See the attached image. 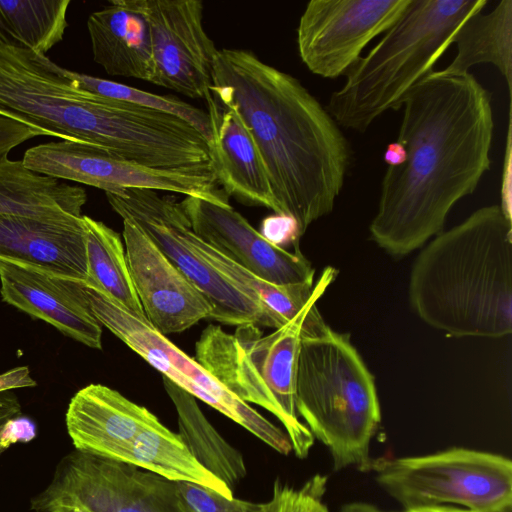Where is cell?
<instances>
[{
    "label": "cell",
    "mask_w": 512,
    "mask_h": 512,
    "mask_svg": "<svg viewBox=\"0 0 512 512\" xmlns=\"http://www.w3.org/2000/svg\"><path fill=\"white\" fill-rule=\"evenodd\" d=\"M86 294L100 324L165 378L241 425L277 452L288 455L292 451L286 432L231 393L148 321L135 317L94 288L86 286Z\"/></svg>",
    "instance_id": "10"
},
{
    "label": "cell",
    "mask_w": 512,
    "mask_h": 512,
    "mask_svg": "<svg viewBox=\"0 0 512 512\" xmlns=\"http://www.w3.org/2000/svg\"><path fill=\"white\" fill-rule=\"evenodd\" d=\"M511 167H512V125H511V105L509 106V121L506 136V146L504 152V162L501 181V204L500 209L503 215L512 221L511 215Z\"/></svg>",
    "instance_id": "34"
},
{
    "label": "cell",
    "mask_w": 512,
    "mask_h": 512,
    "mask_svg": "<svg viewBox=\"0 0 512 512\" xmlns=\"http://www.w3.org/2000/svg\"><path fill=\"white\" fill-rule=\"evenodd\" d=\"M123 220V238L134 289L150 325L162 335L180 333L210 318L206 297L134 222Z\"/></svg>",
    "instance_id": "15"
},
{
    "label": "cell",
    "mask_w": 512,
    "mask_h": 512,
    "mask_svg": "<svg viewBox=\"0 0 512 512\" xmlns=\"http://www.w3.org/2000/svg\"><path fill=\"white\" fill-rule=\"evenodd\" d=\"M149 28L152 83L206 99L218 53L203 24L200 0H137Z\"/></svg>",
    "instance_id": "13"
},
{
    "label": "cell",
    "mask_w": 512,
    "mask_h": 512,
    "mask_svg": "<svg viewBox=\"0 0 512 512\" xmlns=\"http://www.w3.org/2000/svg\"><path fill=\"white\" fill-rule=\"evenodd\" d=\"M51 512H90L84 508L77 506H58L54 508Z\"/></svg>",
    "instance_id": "38"
},
{
    "label": "cell",
    "mask_w": 512,
    "mask_h": 512,
    "mask_svg": "<svg viewBox=\"0 0 512 512\" xmlns=\"http://www.w3.org/2000/svg\"><path fill=\"white\" fill-rule=\"evenodd\" d=\"M406 150L404 146L395 141L388 144L384 152V162L388 167H396L402 165L406 160Z\"/></svg>",
    "instance_id": "35"
},
{
    "label": "cell",
    "mask_w": 512,
    "mask_h": 512,
    "mask_svg": "<svg viewBox=\"0 0 512 512\" xmlns=\"http://www.w3.org/2000/svg\"><path fill=\"white\" fill-rule=\"evenodd\" d=\"M112 209L134 222L212 306L211 319L231 326L256 325L278 329L287 323L257 303L201 257L180 235V203L158 191L125 188L107 192Z\"/></svg>",
    "instance_id": "8"
},
{
    "label": "cell",
    "mask_w": 512,
    "mask_h": 512,
    "mask_svg": "<svg viewBox=\"0 0 512 512\" xmlns=\"http://www.w3.org/2000/svg\"><path fill=\"white\" fill-rule=\"evenodd\" d=\"M192 231L224 256L276 285L314 282L315 270L299 248L267 240L229 204L185 196L179 202Z\"/></svg>",
    "instance_id": "14"
},
{
    "label": "cell",
    "mask_w": 512,
    "mask_h": 512,
    "mask_svg": "<svg viewBox=\"0 0 512 512\" xmlns=\"http://www.w3.org/2000/svg\"><path fill=\"white\" fill-rule=\"evenodd\" d=\"M0 283L6 303L90 348H102V325L91 310L84 282L0 260Z\"/></svg>",
    "instance_id": "16"
},
{
    "label": "cell",
    "mask_w": 512,
    "mask_h": 512,
    "mask_svg": "<svg viewBox=\"0 0 512 512\" xmlns=\"http://www.w3.org/2000/svg\"><path fill=\"white\" fill-rule=\"evenodd\" d=\"M209 91L240 113L261 155L275 214L292 217L303 236L332 212L344 185L350 147L339 125L298 79L247 50H218Z\"/></svg>",
    "instance_id": "2"
},
{
    "label": "cell",
    "mask_w": 512,
    "mask_h": 512,
    "mask_svg": "<svg viewBox=\"0 0 512 512\" xmlns=\"http://www.w3.org/2000/svg\"><path fill=\"white\" fill-rule=\"evenodd\" d=\"M486 0H410L381 40L345 73L325 106L339 126L365 132L388 110H399L408 91L433 71L461 23Z\"/></svg>",
    "instance_id": "4"
},
{
    "label": "cell",
    "mask_w": 512,
    "mask_h": 512,
    "mask_svg": "<svg viewBox=\"0 0 512 512\" xmlns=\"http://www.w3.org/2000/svg\"><path fill=\"white\" fill-rule=\"evenodd\" d=\"M86 201L82 187L34 172L22 160L0 158V215L82 216Z\"/></svg>",
    "instance_id": "23"
},
{
    "label": "cell",
    "mask_w": 512,
    "mask_h": 512,
    "mask_svg": "<svg viewBox=\"0 0 512 512\" xmlns=\"http://www.w3.org/2000/svg\"><path fill=\"white\" fill-rule=\"evenodd\" d=\"M77 506L90 512H193L176 482L137 466L74 449L31 499L34 512Z\"/></svg>",
    "instance_id": "9"
},
{
    "label": "cell",
    "mask_w": 512,
    "mask_h": 512,
    "mask_svg": "<svg viewBox=\"0 0 512 512\" xmlns=\"http://www.w3.org/2000/svg\"><path fill=\"white\" fill-rule=\"evenodd\" d=\"M70 0L0 1V32L11 41L46 56L63 40Z\"/></svg>",
    "instance_id": "27"
},
{
    "label": "cell",
    "mask_w": 512,
    "mask_h": 512,
    "mask_svg": "<svg viewBox=\"0 0 512 512\" xmlns=\"http://www.w3.org/2000/svg\"><path fill=\"white\" fill-rule=\"evenodd\" d=\"M340 512H406V511H388L379 508L376 505L367 502H351L342 506Z\"/></svg>",
    "instance_id": "36"
},
{
    "label": "cell",
    "mask_w": 512,
    "mask_h": 512,
    "mask_svg": "<svg viewBox=\"0 0 512 512\" xmlns=\"http://www.w3.org/2000/svg\"><path fill=\"white\" fill-rule=\"evenodd\" d=\"M295 405L334 471H372L371 442L381 423L375 380L348 334L330 327L301 339Z\"/></svg>",
    "instance_id": "5"
},
{
    "label": "cell",
    "mask_w": 512,
    "mask_h": 512,
    "mask_svg": "<svg viewBox=\"0 0 512 512\" xmlns=\"http://www.w3.org/2000/svg\"><path fill=\"white\" fill-rule=\"evenodd\" d=\"M453 43L457 54L452 62L440 71V76H457L469 73L479 64H492L504 77L512 94V1L502 0L491 11L476 12L466 18L456 30Z\"/></svg>",
    "instance_id": "22"
},
{
    "label": "cell",
    "mask_w": 512,
    "mask_h": 512,
    "mask_svg": "<svg viewBox=\"0 0 512 512\" xmlns=\"http://www.w3.org/2000/svg\"><path fill=\"white\" fill-rule=\"evenodd\" d=\"M126 463L174 482H190L233 498L232 490L206 470L189 452L177 433L159 420L133 441Z\"/></svg>",
    "instance_id": "26"
},
{
    "label": "cell",
    "mask_w": 512,
    "mask_h": 512,
    "mask_svg": "<svg viewBox=\"0 0 512 512\" xmlns=\"http://www.w3.org/2000/svg\"><path fill=\"white\" fill-rule=\"evenodd\" d=\"M267 240L277 246L292 243L298 248L301 238L297 222L290 216L275 214L264 219L262 233Z\"/></svg>",
    "instance_id": "32"
},
{
    "label": "cell",
    "mask_w": 512,
    "mask_h": 512,
    "mask_svg": "<svg viewBox=\"0 0 512 512\" xmlns=\"http://www.w3.org/2000/svg\"><path fill=\"white\" fill-rule=\"evenodd\" d=\"M22 162L39 174L96 187L105 193L141 188L213 201L228 200L217 187L211 164L154 169L126 161L93 144L70 140L33 146L26 150Z\"/></svg>",
    "instance_id": "11"
},
{
    "label": "cell",
    "mask_w": 512,
    "mask_h": 512,
    "mask_svg": "<svg viewBox=\"0 0 512 512\" xmlns=\"http://www.w3.org/2000/svg\"><path fill=\"white\" fill-rule=\"evenodd\" d=\"M397 142L405 162L383 175L371 239L406 255L443 231L447 215L490 169L494 118L490 92L471 74L434 70L406 94Z\"/></svg>",
    "instance_id": "1"
},
{
    "label": "cell",
    "mask_w": 512,
    "mask_h": 512,
    "mask_svg": "<svg viewBox=\"0 0 512 512\" xmlns=\"http://www.w3.org/2000/svg\"><path fill=\"white\" fill-rule=\"evenodd\" d=\"M413 512H474V511L456 507V506H437V507L420 509V510H416Z\"/></svg>",
    "instance_id": "37"
},
{
    "label": "cell",
    "mask_w": 512,
    "mask_h": 512,
    "mask_svg": "<svg viewBox=\"0 0 512 512\" xmlns=\"http://www.w3.org/2000/svg\"><path fill=\"white\" fill-rule=\"evenodd\" d=\"M328 325L317 307L263 336L256 325L234 334L208 325L195 345V360L231 393L257 404L282 423L298 458H306L314 437L296 411V370L303 337L322 335Z\"/></svg>",
    "instance_id": "6"
},
{
    "label": "cell",
    "mask_w": 512,
    "mask_h": 512,
    "mask_svg": "<svg viewBox=\"0 0 512 512\" xmlns=\"http://www.w3.org/2000/svg\"><path fill=\"white\" fill-rule=\"evenodd\" d=\"M158 420L147 408L102 384L80 389L65 417L74 449L123 463L135 438Z\"/></svg>",
    "instance_id": "18"
},
{
    "label": "cell",
    "mask_w": 512,
    "mask_h": 512,
    "mask_svg": "<svg viewBox=\"0 0 512 512\" xmlns=\"http://www.w3.org/2000/svg\"><path fill=\"white\" fill-rule=\"evenodd\" d=\"M0 260L85 283L83 215H0Z\"/></svg>",
    "instance_id": "17"
},
{
    "label": "cell",
    "mask_w": 512,
    "mask_h": 512,
    "mask_svg": "<svg viewBox=\"0 0 512 512\" xmlns=\"http://www.w3.org/2000/svg\"><path fill=\"white\" fill-rule=\"evenodd\" d=\"M210 162L225 194L247 205L277 211L270 182L256 143L240 113L209 91Z\"/></svg>",
    "instance_id": "19"
},
{
    "label": "cell",
    "mask_w": 512,
    "mask_h": 512,
    "mask_svg": "<svg viewBox=\"0 0 512 512\" xmlns=\"http://www.w3.org/2000/svg\"><path fill=\"white\" fill-rule=\"evenodd\" d=\"M163 385L177 413V433L192 456L231 490L246 476L242 454L206 418L196 398L172 381Z\"/></svg>",
    "instance_id": "24"
},
{
    "label": "cell",
    "mask_w": 512,
    "mask_h": 512,
    "mask_svg": "<svg viewBox=\"0 0 512 512\" xmlns=\"http://www.w3.org/2000/svg\"><path fill=\"white\" fill-rule=\"evenodd\" d=\"M413 310L454 337L512 332V221L497 204L437 234L418 254L409 279Z\"/></svg>",
    "instance_id": "3"
},
{
    "label": "cell",
    "mask_w": 512,
    "mask_h": 512,
    "mask_svg": "<svg viewBox=\"0 0 512 512\" xmlns=\"http://www.w3.org/2000/svg\"><path fill=\"white\" fill-rule=\"evenodd\" d=\"M410 0H312L297 28V47L315 75H345L376 36L388 30Z\"/></svg>",
    "instance_id": "12"
},
{
    "label": "cell",
    "mask_w": 512,
    "mask_h": 512,
    "mask_svg": "<svg viewBox=\"0 0 512 512\" xmlns=\"http://www.w3.org/2000/svg\"><path fill=\"white\" fill-rule=\"evenodd\" d=\"M35 425L22 417L21 405L12 391L0 392V454L17 442L35 437Z\"/></svg>",
    "instance_id": "31"
},
{
    "label": "cell",
    "mask_w": 512,
    "mask_h": 512,
    "mask_svg": "<svg viewBox=\"0 0 512 512\" xmlns=\"http://www.w3.org/2000/svg\"><path fill=\"white\" fill-rule=\"evenodd\" d=\"M87 259L85 285L105 294L137 318L147 320L133 286L120 235L83 215Z\"/></svg>",
    "instance_id": "25"
},
{
    "label": "cell",
    "mask_w": 512,
    "mask_h": 512,
    "mask_svg": "<svg viewBox=\"0 0 512 512\" xmlns=\"http://www.w3.org/2000/svg\"><path fill=\"white\" fill-rule=\"evenodd\" d=\"M372 471L378 485L406 512L437 506L512 512V462L500 454L453 447L374 459Z\"/></svg>",
    "instance_id": "7"
},
{
    "label": "cell",
    "mask_w": 512,
    "mask_h": 512,
    "mask_svg": "<svg viewBox=\"0 0 512 512\" xmlns=\"http://www.w3.org/2000/svg\"><path fill=\"white\" fill-rule=\"evenodd\" d=\"M94 61L108 75L152 83L149 28L137 0H113L87 20Z\"/></svg>",
    "instance_id": "20"
},
{
    "label": "cell",
    "mask_w": 512,
    "mask_h": 512,
    "mask_svg": "<svg viewBox=\"0 0 512 512\" xmlns=\"http://www.w3.org/2000/svg\"><path fill=\"white\" fill-rule=\"evenodd\" d=\"M327 476L315 474L301 487L276 480L271 498L257 505L255 512H329L324 501Z\"/></svg>",
    "instance_id": "29"
},
{
    "label": "cell",
    "mask_w": 512,
    "mask_h": 512,
    "mask_svg": "<svg viewBox=\"0 0 512 512\" xmlns=\"http://www.w3.org/2000/svg\"><path fill=\"white\" fill-rule=\"evenodd\" d=\"M177 227L182 238L211 266L244 294L270 309L286 323L313 310L317 300L337 276V270L327 266L316 283L276 285L253 274L200 239L192 231L182 208L177 216Z\"/></svg>",
    "instance_id": "21"
},
{
    "label": "cell",
    "mask_w": 512,
    "mask_h": 512,
    "mask_svg": "<svg viewBox=\"0 0 512 512\" xmlns=\"http://www.w3.org/2000/svg\"><path fill=\"white\" fill-rule=\"evenodd\" d=\"M52 66L57 72L71 79L85 91L174 115L191 124L207 141L210 138V120L207 112L187 102L171 96L150 93L119 82L71 71L53 61Z\"/></svg>",
    "instance_id": "28"
},
{
    "label": "cell",
    "mask_w": 512,
    "mask_h": 512,
    "mask_svg": "<svg viewBox=\"0 0 512 512\" xmlns=\"http://www.w3.org/2000/svg\"><path fill=\"white\" fill-rule=\"evenodd\" d=\"M177 489L193 512H255L256 503L225 497L207 487L176 482Z\"/></svg>",
    "instance_id": "30"
},
{
    "label": "cell",
    "mask_w": 512,
    "mask_h": 512,
    "mask_svg": "<svg viewBox=\"0 0 512 512\" xmlns=\"http://www.w3.org/2000/svg\"><path fill=\"white\" fill-rule=\"evenodd\" d=\"M36 136H44L31 126L0 114V158Z\"/></svg>",
    "instance_id": "33"
}]
</instances>
